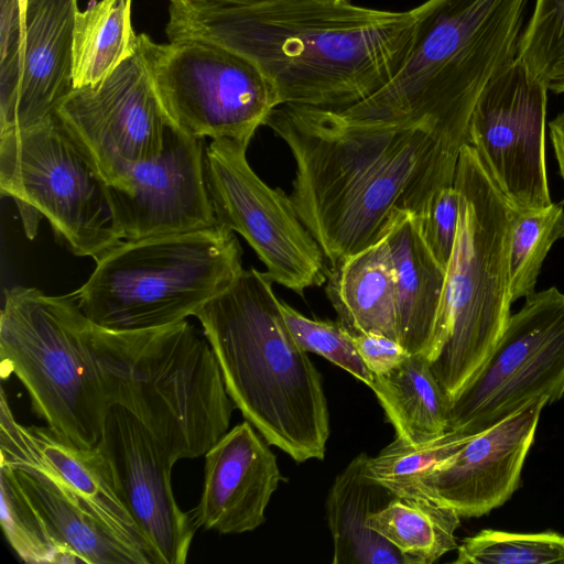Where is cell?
<instances>
[{
    "label": "cell",
    "mask_w": 564,
    "mask_h": 564,
    "mask_svg": "<svg viewBox=\"0 0 564 564\" xmlns=\"http://www.w3.org/2000/svg\"><path fill=\"white\" fill-rule=\"evenodd\" d=\"M268 126L290 149L294 208L330 267L381 240L401 213L421 217L454 185L468 137L429 117L280 105Z\"/></svg>",
    "instance_id": "cell-1"
},
{
    "label": "cell",
    "mask_w": 564,
    "mask_h": 564,
    "mask_svg": "<svg viewBox=\"0 0 564 564\" xmlns=\"http://www.w3.org/2000/svg\"><path fill=\"white\" fill-rule=\"evenodd\" d=\"M165 32L169 41H206L249 58L273 84L280 105L340 110L398 73L414 39L415 15L347 0L170 6Z\"/></svg>",
    "instance_id": "cell-2"
},
{
    "label": "cell",
    "mask_w": 564,
    "mask_h": 564,
    "mask_svg": "<svg viewBox=\"0 0 564 564\" xmlns=\"http://www.w3.org/2000/svg\"><path fill=\"white\" fill-rule=\"evenodd\" d=\"M272 284L265 272L242 269L195 317L246 421L293 460H321L330 434L322 375L290 332Z\"/></svg>",
    "instance_id": "cell-3"
},
{
    "label": "cell",
    "mask_w": 564,
    "mask_h": 564,
    "mask_svg": "<svg viewBox=\"0 0 564 564\" xmlns=\"http://www.w3.org/2000/svg\"><path fill=\"white\" fill-rule=\"evenodd\" d=\"M91 348L108 405L128 410L173 464L228 432L236 406L206 336L186 319L122 332L91 322Z\"/></svg>",
    "instance_id": "cell-4"
},
{
    "label": "cell",
    "mask_w": 564,
    "mask_h": 564,
    "mask_svg": "<svg viewBox=\"0 0 564 564\" xmlns=\"http://www.w3.org/2000/svg\"><path fill=\"white\" fill-rule=\"evenodd\" d=\"M530 0H426L392 79L361 107L433 117L468 137L487 85L517 57Z\"/></svg>",
    "instance_id": "cell-5"
},
{
    "label": "cell",
    "mask_w": 564,
    "mask_h": 564,
    "mask_svg": "<svg viewBox=\"0 0 564 564\" xmlns=\"http://www.w3.org/2000/svg\"><path fill=\"white\" fill-rule=\"evenodd\" d=\"M454 186L458 229L429 361L451 403L487 360L511 315L508 241L514 209L468 143L460 150Z\"/></svg>",
    "instance_id": "cell-6"
},
{
    "label": "cell",
    "mask_w": 564,
    "mask_h": 564,
    "mask_svg": "<svg viewBox=\"0 0 564 564\" xmlns=\"http://www.w3.org/2000/svg\"><path fill=\"white\" fill-rule=\"evenodd\" d=\"M242 271L234 231L217 224L191 232L122 240L96 260L72 296L110 330L159 328L195 316Z\"/></svg>",
    "instance_id": "cell-7"
},
{
    "label": "cell",
    "mask_w": 564,
    "mask_h": 564,
    "mask_svg": "<svg viewBox=\"0 0 564 564\" xmlns=\"http://www.w3.org/2000/svg\"><path fill=\"white\" fill-rule=\"evenodd\" d=\"M0 369L29 392L35 414L79 447L96 446L109 410L91 348V322L73 296L4 291Z\"/></svg>",
    "instance_id": "cell-8"
},
{
    "label": "cell",
    "mask_w": 564,
    "mask_h": 564,
    "mask_svg": "<svg viewBox=\"0 0 564 564\" xmlns=\"http://www.w3.org/2000/svg\"><path fill=\"white\" fill-rule=\"evenodd\" d=\"M0 191L15 203L25 235L45 218L78 257L99 259L121 242L106 183L54 117L0 133Z\"/></svg>",
    "instance_id": "cell-9"
},
{
    "label": "cell",
    "mask_w": 564,
    "mask_h": 564,
    "mask_svg": "<svg viewBox=\"0 0 564 564\" xmlns=\"http://www.w3.org/2000/svg\"><path fill=\"white\" fill-rule=\"evenodd\" d=\"M138 53L169 126L189 137L250 143L280 106L262 70L227 47L200 40L158 43L141 33Z\"/></svg>",
    "instance_id": "cell-10"
},
{
    "label": "cell",
    "mask_w": 564,
    "mask_h": 564,
    "mask_svg": "<svg viewBox=\"0 0 564 564\" xmlns=\"http://www.w3.org/2000/svg\"><path fill=\"white\" fill-rule=\"evenodd\" d=\"M564 397V293L527 296L491 354L451 403L448 431L479 433L534 399Z\"/></svg>",
    "instance_id": "cell-11"
},
{
    "label": "cell",
    "mask_w": 564,
    "mask_h": 564,
    "mask_svg": "<svg viewBox=\"0 0 564 564\" xmlns=\"http://www.w3.org/2000/svg\"><path fill=\"white\" fill-rule=\"evenodd\" d=\"M248 147L216 139L205 148L206 183L217 224L246 239L273 283L303 296L326 282L327 260L290 195L270 187L252 170Z\"/></svg>",
    "instance_id": "cell-12"
},
{
    "label": "cell",
    "mask_w": 564,
    "mask_h": 564,
    "mask_svg": "<svg viewBox=\"0 0 564 564\" xmlns=\"http://www.w3.org/2000/svg\"><path fill=\"white\" fill-rule=\"evenodd\" d=\"M53 117L106 185L158 156L169 130L138 52L104 82L73 88Z\"/></svg>",
    "instance_id": "cell-13"
},
{
    "label": "cell",
    "mask_w": 564,
    "mask_h": 564,
    "mask_svg": "<svg viewBox=\"0 0 564 564\" xmlns=\"http://www.w3.org/2000/svg\"><path fill=\"white\" fill-rule=\"evenodd\" d=\"M547 91L514 59L487 85L470 117L468 144L514 209L553 203L545 160Z\"/></svg>",
    "instance_id": "cell-14"
},
{
    "label": "cell",
    "mask_w": 564,
    "mask_h": 564,
    "mask_svg": "<svg viewBox=\"0 0 564 564\" xmlns=\"http://www.w3.org/2000/svg\"><path fill=\"white\" fill-rule=\"evenodd\" d=\"M0 133L51 117L73 87L77 0H0Z\"/></svg>",
    "instance_id": "cell-15"
},
{
    "label": "cell",
    "mask_w": 564,
    "mask_h": 564,
    "mask_svg": "<svg viewBox=\"0 0 564 564\" xmlns=\"http://www.w3.org/2000/svg\"><path fill=\"white\" fill-rule=\"evenodd\" d=\"M204 139L169 126L163 151L107 185L121 240L184 234L217 225L205 175Z\"/></svg>",
    "instance_id": "cell-16"
},
{
    "label": "cell",
    "mask_w": 564,
    "mask_h": 564,
    "mask_svg": "<svg viewBox=\"0 0 564 564\" xmlns=\"http://www.w3.org/2000/svg\"><path fill=\"white\" fill-rule=\"evenodd\" d=\"M97 445L109 463L121 501L144 536L152 563H186L197 529L174 498V464L120 404L109 408Z\"/></svg>",
    "instance_id": "cell-17"
},
{
    "label": "cell",
    "mask_w": 564,
    "mask_h": 564,
    "mask_svg": "<svg viewBox=\"0 0 564 564\" xmlns=\"http://www.w3.org/2000/svg\"><path fill=\"white\" fill-rule=\"evenodd\" d=\"M546 398L476 433L451 460L417 477L397 496L420 497L478 518L505 505L521 486L525 458L534 442Z\"/></svg>",
    "instance_id": "cell-18"
},
{
    "label": "cell",
    "mask_w": 564,
    "mask_h": 564,
    "mask_svg": "<svg viewBox=\"0 0 564 564\" xmlns=\"http://www.w3.org/2000/svg\"><path fill=\"white\" fill-rule=\"evenodd\" d=\"M0 464L37 470L57 480L118 539L153 564L144 536L121 501L109 463L98 445L79 447L48 425L20 424L3 388L0 397Z\"/></svg>",
    "instance_id": "cell-19"
},
{
    "label": "cell",
    "mask_w": 564,
    "mask_h": 564,
    "mask_svg": "<svg viewBox=\"0 0 564 564\" xmlns=\"http://www.w3.org/2000/svg\"><path fill=\"white\" fill-rule=\"evenodd\" d=\"M254 430L245 421L205 453L203 491L189 511L196 529L238 534L265 521L282 476L269 443Z\"/></svg>",
    "instance_id": "cell-20"
},
{
    "label": "cell",
    "mask_w": 564,
    "mask_h": 564,
    "mask_svg": "<svg viewBox=\"0 0 564 564\" xmlns=\"http://www.w3.org/2000/svg\"><path fill=\"white\" fill-rule=\"evenodd\" d=\"M383 238L394 270L398 341L410 355L430 361L436 349L446 270L427 247L419 216L399 214Z\"/></svg>",
    "instance_id": "cell-21"
},
{
    "label": "cell",
    "mask_w": 564,
    "mask_h": 564,
    "mask_svg": "<svg viewBox=\"0 0 564 564\" xmlns=\"http://www.w3.org/2000/svg\"><path fill=\"white\" fill-rule=\"evenodd\" d=\"M369 455L360 453L338 474L326 500L334 564H406L400 551L367 527L369 517L397 495L367 471Z\"/></svg>",
    "instance_id": "cell-22"
},
{
    "label": "cell",
    "mask_w": 564,
    "mask_h": 564,
    "mask_svg": "<svg viewBox=\"0 0 564 564\" xmlns=\"http://www.w3.org/2000/svg\"><path fill=\"white\" fill-rule=\"evenodd\" d=\"M12 469L53 538L78 563L151 564L109 531L64 485L37 470Z\"/></svg>",
    "instance_id": "cell-23"
},
{
    "label": "cell",
    "mask_w": 564,
    "mask_h": 564,
    "mask_svg": "<svg viewBox=\"0 0 564 564\" xmlns=\"http://www.w3.org/2000/svg\"><path fill=\"white\" fill-rule=\"evenodd\" d=\"M326 281L338 322L352 336L375 332L398 340L394 270L384 238L330 267Z\"/></svg>",
    "instance_id": "cell-24"
},
{
    "label": "cell",
    "mask_w": 564,
    "mask_h": 564,
    "mask_svg": "<svg viewBox=\"0 0 564 564\" xmlns=\"http://www.w3.org/2000/svg\"><path fill=\"white\" fill-rule=\"evenodd\" d=\"M369 388L403 443L420 445L448 431L451 400L424 357L410 355L389 373L373 376Z\"/></svg>",
    "instance_id": "cell-25"
},
{
    "label": "cell",
    "mask_w": 564,
    "mask_h": 564,
    "mask_svg": "<svg viewBox=\"0 0 564 564\" xmlns=\"http://www.w3.org/2000/svg\"><path fill=\"white\" fill-rule=\"evenodd\" d=\"M132 0H99L76 14L73 87L95 86L138 52Z\"/></svg>",
    "instance_id": "cell-26"
},
{
    "label": "cell",
    "mask_w": 564,
    "mask_h": 564,
    "mask_svg": "<svg viewBox=\"0 0 564 564\" xmlns=\"http://www.w3.org/2000/svg\"><path fill=\"white\" fill-rule=\"evenodd\" d=\"M460 516L420 497L395 496L371 514L367 527L392 543L406 564H431L457 547Z\"/></svg>",
    "instance_id": "cell-27"
},
{
    "label": "cell",
    "mask_w": 564,
    "mask_h": 564,
    "mask_svg": "<svg viewBox=\"0 0 564 564\" xmlns=\"http://www.w3.org/2000/svg\"><path fill=\"white\" fill-rule=\"evenodd\" d=\"M564 238V207L552 203L536 209H513L508 241L509 289L512 303L535 292L552 246Z\"/></svg>",
    "instance_id": "cell-28"
},
{
    "label": "cell",
    "mask_w": 564,
    "mask_h": 564,
    "mask_svg": "<svg viewBox=\"0 0 564 564\" xmlns=\"http://www.w3.org/2000/svg\"><path fill=\"white\" fill-rule=\"evenodd\" d=\"M1 527L17 555L30 564H73L77 560L53 538L20 487L13 469L0 464Z\"/></svg>",
    "instance_id": "cell-29"
},
{
    "label": "cell",
    "mask_w": 564,
    "mask_h": 564,
    "mask_svg": "<svg viewBox=\"0 0 564 564\" xmlns=\"http://www.w3.org/2000/svg\"><path fill=\"white\" fill-rule=\"evenodd\" d=\"M455 564H564V535L484 529L456 547Z\"/></svg>",
    "instance_id": "cell-30"
},
{
    "label": "cell",
    "mask_w": 564,
    "mask_h": 564,
    "mask_svg": "<svg viewBox=\"0 0 564 564\" xmlns=\"http://www.w3.org/2000/svg\"><path fill=\"white\" fill-rule=\"evenodd\" d=\"M516 59L549 90L560 94L564 86V0H534Z\"/></svg>",
    "instance_id": "cell-31"
},
{
    "label": "cell",
    "mask_w": 564,
    "mask_h": 564,
    "mask_svg": "<svg viewBox=\"0 0 564 564\" xmlns=\"http://www.w3.org/2000/svg\"><path fill=\"white\" fill-rule=\"evenodd\" d=\"M475 434L447 431L420 445L395 438L377 456H369L368 475L395 495L412 480L451 460Z\"/></svg>",
    "instance_id": "cell-32"
},
{
    "label": "cell",
    "mask_w": 564,
    "mask_h": 564,
    "mask_svg": "<svg viewBox=\"0 0 564 564\" xmlns=\"http://www.w3.org/2000/svg\"><path fill=\"white\" fill-rule=\"evenodd\" d=\"M280 307L303 350L324 357L370 387L373 375L360 357L352 335L339 322L308 318L283 301Z\"/></svg>",
    "instance_id": "cell-33"
},
{
    "label": "cell",
    "mask_w": 564,
    "mask_h": 564,
    "mask_svg": "<svg viewBox=\"0 0 564 564\" xmlns=\"http://www.w3.org/2000/svg\"><path fill=\"white\" fill-rule=\"evenodd\" d=\"M420 218L422 236L432 254L446 270L459 221V196L454 185L441 188Z\"/></svg>",
    "instance_id": "cell-34"
},
{
    "label": "cell",
    "mask_w": 564,
    "mask_h": 564,
    "mask_svg": "<svg viewBox=\"0 0 564 564\" xmlns=\"http://www.w3.org/2000/svg\"><path fill=\"white\" fill-rule=\"evenodd\" d=\"M352 339L373 376L389 373L410 356L398 340L380 333H364L352 336Z\"/></svg>",
    "instance_id": "cell-35"
},
{
    "label": "cell",
    "mask_w": 564,
    "mask_h": 564,
    "mask_svg": "<svg viewBox=\"0 0 564 564\" xmlns=\"http://www.w3.org/2000/svg\"><path fill=\"white\" fill-rule=\"evenodd\" d=\"M550 139L564 182V111L549 122Z\"/></svg>",
    "instance_id": "cell-36"
},
{
    "label": "cell",
    "mask_w": 564,
    "mask_h": 564,
    "mask_svg": "<svg viewBox=\"0 0 564 564\" xmlns=\"http://www.w3.org/2000/svg\"><path fill=\"white\" fill-rule=\"evenodd\" d=\"M262 0H170L171 4L183 9H203L214 7H230L254 3Z\"/></svg>",
    "instance_id": "cell-37"
},
{
    "label": "cell",
    "mask_w": 564,
    "mask_h": 564,
    "mask_svg": "<svg viewBox=\"0 0 564 564\" xmlns=\"http://www.w3.org/2000/svg\"><path fill=\"white\" fill-rule=\"evenodd\" d=\"M28 2H29V0H19L20 8H21V13H22V18H23V17H24V14H25L26 7H28Z\"/></svg>",
    "instance_id": "cell-38"
},
{
    "label": "cell",
    "mask_w": 564,
    "mask_h": 564,
    "mask_svg": "<svg viewBox=\"0 0 564 564\" xmlns=\"http://www.w3.org/2000/svg\"><path fill=\"white\" fill-rule=\"evenodd\" d=\"M563 93H564V86L562 87V89H561L560 94H563Z\"/></svg>",
    "instance_id": "cell-39"
}]
</instances>
